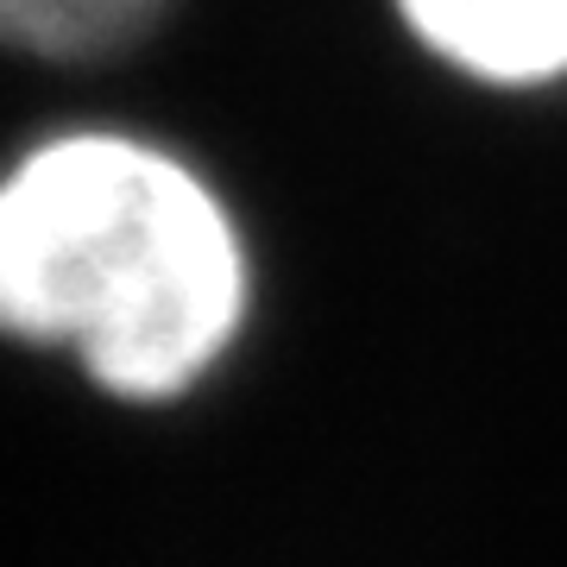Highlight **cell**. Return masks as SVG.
Listing matches in <instances>:
<instances>
[{"label":"cell","mask_w":567,"mask_h":567,"mask_svg":"<svg viewBox=\"0 0 567 567\" xmlns=\"http://www.w3.org/2000/svg\"><path fill=\"white\" fill-rule=\"evenodd\" d=\"M246 240L177 152L63 133L0 177V334L63 347L114 398L196 391L240 341Z\"/></svg>","instance_id":"6da1fadb"},{"label":"cell","mask_w":567,"mask_h":567,"mask_svg":"<svg viewBox=\"0 0 567 567\" xmlns=\"http://www.w3.org/2000/svg\"><path fill=\"white\" fill-rule=\"evenodd\" d=\"M391 7L447 76L505 95L567 82V0H391Z\"/></svg>","instance_id":"7a4b0ae2"},{"label":"cell","mask_w":567,"mask_h":567,"mask_svg":"<svg viewBox=\"0 0 567 567\" xmlns=\"http://www.w3.org/2000/svg\"><path fill=\"white\" fill-rule=\"evenodd\" d=\"M164 0H0V44L32 58H107L158 20Z\"/></svg>","instance_id":"3957f363"}]
</instances>
